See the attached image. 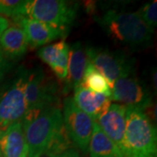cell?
Listing matches in <instances>:
<instances>
[{
  "mask_svg": "<svg viewBox=\"0 0 157 157\" xmlns=\"http://www.w3.org/2000/svg\"><path fill=\"white\" fill-rule=\"evenodd\" d=\"M26 113H36L57 105L56 87L49 82L40 67L29 71L25 86Z\"/></svg>",
  "mask_w": 157,
  "mask_h": 157,
  "instance_id": "ba28073f",
  "label": "cell"
},
{
  "mask_svg": "<svg viewBox=\"0 0 157 157\" xmlns=\"http://www.w3.org/2000/svg\"><path fill=\"white\" fill-rule=\"evenodd\" d=\"M73 99L76 106L94 121L106 112L111 105V99L108 96L89 91L80 85L74 88Z\"/></svg>",
  "mask_w": 157,
  "mask_h": 157,
  "instance_id": "5bb4252c",
  "label": "cell"
},
{
  "mask_svg": "<svg viewBox=\"0 0 157 157\" xmlns=\"http://www.w3.org/2000/svg\"><path fill=\"white\" fill-rule=\"evenodd\" d=\"M126 111L127 107L123 105L111 104L106 112L94 120L102 132L116 144L121 154L126 130Z\"/></svg>",
  "mask_w": 157,
  "mask_h": 157,
  "instance_id": "30bf717a",
  "label": "cell"
},
{
  "mask_svg": "<svg viewBox=\"0 0 157 157\" xmlns=\"http://www.w3.org/2000/svg\"><path fill=\"white\" fill-rule=\"evenodd\" d=\"M69 48L64 51L61 57L58 59V61L52 67V71L56 74V76L59 79H65L67 75V66H68V54Z\"/></svg>",
  "mask_w": 157,
  "mask_h": 157,
  "instance_id": "7402d4cb",
  "label": "cell"
},
{
  "mask_svg": "<svg viewBox=\"0 0 157 157\" xmlns=\"http://www.w3.org/2000/svg\"><path fill=\"white\" fill-rule=\"evenodd\" d=\"M61 112L63 124L70 139L81 150L86 151L93 133L94 119L81 111L71 97L64 100Z\"/></svg>",
  "mask_w": 157,
  "mask_h": 157,
  "instance_id": "52a82bcc",
  "label": "cell"
},
{
  "mask_svg": "<svg viewBox=\"0 0 157 157\" xmlns=\"http://www.w3.org/2000/svg\"><path fill=\"white\" fill-rule=\"evenodd\" d=\"M111 89L110 99L125 107L136 108L146 113L153 105L148 90L135 77L129 75L119 78Z\"/></svg>",
  "mask_w": 157,
  "mask_h": 157,
  "instance_id": "9c48e42d",
  "label": "cell"
},
{
  "mask_svg": "<svg viewBox=\"0 0 157 157\" xmlns=\"http://www.w3.org/2000/svg\"><path fill=\"white\" fill-rule=\"evenodd\" d=\"M88 65L86 49L80 43H75L69 48L67 75L65 78L64 91L68 93L80 85Z\"/></svg>",
  "mask_w": 157,
  "mask_h": 157,
  "instance_id": "9a60e30c",
  "label": "cell"
},
{
  "mask_svg": "<svg viewBox=\"0 0 157 157\" xmlns=\"http://www.w3.org/2000/svg\"><path fill=\"white\" fill-rule=\"evenodd\" d=\"M12 20L13 23L21 25L26 36L28 45L32 48L46 45L58 38L65 37L68 33V32L61 28L27 17H17Z\"/></svg>",
  "mask_w": 157,
  "mask_h": 157,
  "instance_id": "8fae6325",
  "label": "cell"
},
{
  "mask_svg": "<svg viewBox=\"0 0 157 157\" xmlns=\"http://www.w3.org/2000/svg\"><path fill=\"white\" fill-rule=\"evenodd\" d=\"M86 53L88 62L105 78L109 88L117 79L131 75L133 71L132 59L122 52L87 47Z\"/></svg>",
  "mask_w": 157,
  "mask_h": 157,
  "instance_id": "8992f818",
  "label": "cell"
},
{
  "mask_svg": "<svg viewBox=\"0 0 157 157\" xmlns=\"http://www.w3.org/2000/svg\"><path fill=\"white\" fill-rule=\"evenodd\" d=\"M28 73L24 67L19 68L16 77L0 95V132L22 121L26 113L25 86Z\"/></svg>",
  "mask_w": 157,
  "mask_h": 157,
  "instance_id": "5b68a950",
  "label": "cell"
},
{
  "mask_svg": "<svg viewBox=\"0 0 157 157\" xmlns=\"http://www.w3.org/2000/svg\"><path fill=\"white\" fill-rule=\"evenodd\" d=\"M77 14L76 5L63 0H25L17 17H27L68 32ZM12 18V19H15Z\"/></svg>",
  "mask_w": 157,
  "mask_h": 157,
  "instance_id": "277c9868",
  "label": "cell"
},
{
  "mask_svg": "<svg viewBox=\"0 0 157 157\" xmlns=\"http://www.w3.org/2000/svg\"><path fill=\"white\" fill-rule=\"evenodd\" d=\"M9 67L8 60L4 57L2 52H0V79L4 77L5 73L7 71V68Z\"/></svg>",
  "mask_w": 157,
  "mask_h": 157,
  "instance_id": "603a6c76",
  "label": "cell"
},
{
  "mask_svg": "<svg viewBox=\"0 0 157 157\" xmlns=\"http://www.w3.org/2000/svg\"><path fill=\"white\" fill-rule=\"evenodd\" d=\"M80 86L92 92L105 94L109 98L111 97V90L108 86L107 80L89 62Z\"/></svg>",
  "mask_w": 157,
  "mask_h": 157,
  "instance_id": "e0dca14e",
  "label": "cell"
},
{
  "mask_svg": "<svg viewBox=\"0 0 157 157\" xmlns=\"http://www.w3.org/2000/svg\"><path fill=\"white\" fill-rule=\"evenodd\" d=\"M21 122L28 147V157H39L63 124L62 112L57 105H53L39 112L26 113Z\"/></svg>",
  "mask_w": 157,
  "mask_h": 157,
  "instance_id": "3957f363",
  "label": "cell"
},
{
  "mask_svg": "<svg viewBox=\"0 0 157 157\" xmlns=\"http://www.w3.org/2000/svg\"><path fill=\"white\" fill-rule=\"evenodd\" d=\"M140 17L142 20L146 23V25L154 30L157 25V2L155 0L152 1L150 3L145 4L140 8L139 11Z\"/></svg>",
  "mask_w": 157,
  "mask_h": 157,
  "instance_id": "ffe728a7",
  "label": "cell"
},
{
  "mask_svg": "<svg viewBox=\"0 0 157 157\" xmlns=\"http://www.w3.org/2000/svg\"><path fill=\"white\" fill-rule=\"evenodd\" d=\"M24 1L20 0H0V14L15 18L18 16Z\"/></svg>",
  "mask_w": 157,
  "mask_h": 157,
  "instance_id": "44dd1931",
  "label": "cell"
},
{
  "mask_svg": "<svg viewBox=\"0 0 157 157\" xmlns=\"http://www.w3.org/2000/svg\"><path fill=\"white\" fill-rule=\"evenodd\" d=\"M0 156L28 157V147L21 121L0 132Z\"/></svg>",
  "mask_w": 157,
  "mask_h": 157,
  "instance_id": "4fadbf2b",
  "label": "cell"
},
{
  "mask_svg": "<svg viewBox=\"0 0 157 157\" xmlns=\"http://www.w3.org/2000/svg\"><path fill=\"white\" fill-rule=\"evenodd\" d=\"M72 142L73 141L70 139L67 132L64 127V124H62L52 137L44 153H46L52 156H58L62 153L71 149Z\"/></svg>",
  "mask_w": 157,
  "mask_h": 157,
  "instance_id": "ac0fdd59",
  "label": "cell"
},
{
  "mask_svg": "<svg viewBox=\"0 0 157 157\" xmlns=\"http://www.w3.org/2000/svg\"><path fill=\"white\" fill-rule=\"evenodd\" d=\"M87 148H89L91 157H123L116 144L102 132L95 122H94Z\"/></svg>",
  "mask_w": 157,
  "mask_h": 157,
  "instance_id": "2e32d148",
  "label": "cell"
},
{
  "mask_svg": "<svg viewBox=\"0 0 157 157\" xmlns=\"http://www.w3.org/2000/svg\"><path fill=\"white\" fill-rule=\"evenodd\" d=\"M69 45L63 39L54 44L42 47L39 51L38 55L42 61L46 63L47 65L50 66V67H52L58 61V59L61 57L64 51L67 49Z\"/></svg>",
  "mask_w": 157,
  "mask_h": 157,
  "instance_id": "d6986e66",
  "label": "cell"
},
{
  "mask_svg": "<svg viewBox=\"0 0 157 157\" xmlns=\"http://www.w3.org/2000/svg\"><path fill=\"white\" fill-rule=\"evenodd\" d=\"M156 140L150 117L139 109L127 107L123 157H156Z\"/></svg>",
  "mask_w": 157,
  "mask_h": 157,
  "instance_id": "7a4b0ae2",
  "label": "cell"
},
{
  "mask_svg": "<svg viewBox=\"0 0 157 157\" xmlns=\"http://www.w3.org/2000/svg\"><path fill=\"white\" fill-rule=\"evenodd\" d=\"M0 157H1V156H0Z\"/></svg>",
  "mask_w": 157,
  "mask_h": 157,
  "instance_id": "4316f807",
  "label": "cell"
},
{
  "mask_svg": "<svg viewBox=\"0 0 157 157\" xmlns=\"http://www.w3.org/2000/svg\"><path fill=\"white\" fill-rule=\"evenodd\" d=\"M96 21L113 39L132 46L147 45L154 33L137 11L109 10Z\"/></svg>",
  "mask_w": 157,
  "mask_h": 157,
  "instance_id": "6da1fadb",
  "label": "cell"
},
{
  "mask_svg": "<svg viewBox=\"0 0 157 157\" xmlns=\"http://www.w3.org/2000/svg\"><path fill=\"white\" fill-rule=\"evenodd\" d=\"M56 157H80V155H79V154L76 150H74V149H69L67 151L62 153L59 155H58Z\"/></svg>",
  "mask_w": 157,
  "mask_h": 157,
  "instance_id": "d4e9b609",
  "label": "cell"
},
{
  "mask_svg": "<svg viewBox=\"0 0 157 157\" xmlns=\"http://www.w3.org/2000/svg\"><path fill=\"white\" fill-rule=\"evenodd\" d=\"M28 48V41L21 25L12 23L0 36V52L7 60L23 57Z\"/></svg>",
  "mask_w": 157,
  "mask_h": 157,
  "instance_id": "7c38bea8",
  "label": "cell"
},
{
  "mask_svg": "<svg viewBox=\"0 0 157 157\" xmlns=\"http://www.w3.org/2000/svg\"><path fill=\"white\" fill-rule=\"evenodd\" d=\"M0 16H1V15H0Z\"/></svg>",
  "mask_w": 157,
  "mask_h": 157,
  "instance_id": "484cf974",
  "label": "cell"
},
{
  "mask_svg": "<svg viewBox=\"0 0 157 157\" xmlns=\"http://www.w3.org/2000/svg\"><path fill=\"white\" fill-rule=\"evenodd\" d=\"M9 25H10V21L6 17L0 16V36L2 35L3 32L8 27Z\"/></svg>",
  "mask_w": 157,
  "mask_h": 157,
  "instance_id": "cb8c5ba5",
  "label": "cell"
}]
</instances>
